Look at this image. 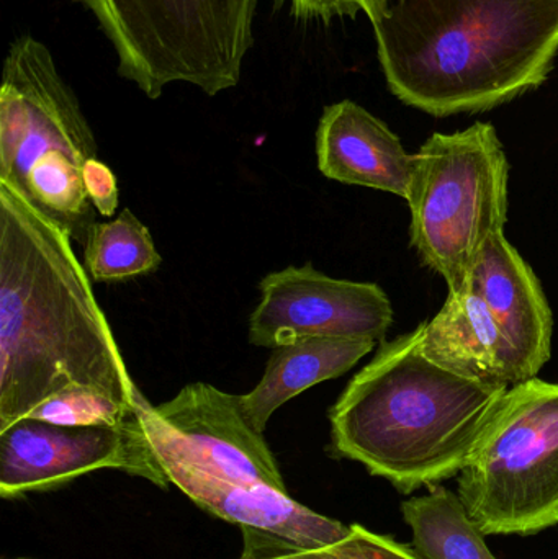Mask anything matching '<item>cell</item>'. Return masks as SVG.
<instances>
[{"label": "cell", "instance_id": "8", "mask_svg": "<svg viewBox=\"0 0 558 559\" xmlns=\"http://www.w3.org/2000/svg\"><path fill=\"white\" fill-rule=\"evenodd\" d=\"M98 469L140 476L159 488L170 485L138 413L118 426H59L26 417L0 432L3 499L56 489Z\"/></svg>", "mask_w": 558, "mask_h": 559}, {"label": "cell", "instance_id": "5", "mask_svg": "<svg viewBox=\"0 0 558 559\" xmlns=\"http://www.w3.org/2000/svg\"><path fill=\"white\" fill-rule=\"evenodd\" d=\"M510 163L494 124L435 133L415 153L409 241L449 293L467 289L475 262L508 222Z\"/></svg>", "mask_w": 558, "mask_h": 559}, {"label": "cell", "instance_id": "10", "mask_svg": "<svg viewBox=\"0 0 558 559\" xmlns=\"http://www.w3.org/2000/svg\"><path fill=\"white\" fill-rule=\"evenodd\" d=\"M261 301L249 318V342L274 348L297 337L382 344L393 308L382 286L328 277L311 264L272 272L259 283Z\"/></svg>", "mask_w": 558, "mask_h": 559}, {"label": "cell", "instance_id": "16", "mask_svg": "<svg viewBox=\"0 0 558 559\" xmlns=\"http://www.w3.org/2000/svg\"><path fill=\"white\" fill-rule=\"evenodd\" d=\"M413 548L423 559H497L461 498L442 485L402 504Z\"/></svg>", "mask_w": 558, "mask_h": 559}, {"label": "cell", "instance_id": "15", "mask_svg": "<svg viewBox=\"0 0 558 559\" xmlns=\"http://www.w3.org/2000/svg\"><path fill=\"white\" fill-rule=\"evenodd\" d=\"M372 341L297 337L272 348L264 374L254 390L239 394L242 413L264 433L275 411L304 391L343 377L376 348Z\"/></svg>", "mask_w": 558, "mask_h": 559}, {"label": "cell", "instance_id": "13", "mask_svg": "<svg viewBox=\"0 0 558 559\" xmlns=\"http://www.w3.org/2000/svg\"><path fill=\"white\" fill-rule=\"evenodd\" d=\"M318 169L327 179L366 187L406 200L415 154L400 138L356 102L324 108L317 130Z\"/></svg>", "mask_w": 558, "mask_h": 559}, {"label": "cell", "instance_id": "12", "mask_svg": "<svg viewBox=\"0 0 558 559\" xmlns=\"http://www.w3.org/2000/svg\"><path fill=\"white\" fill-rule=\"evenodd\" d=\"M467 288L477 293L510 342L521 380L536 378L549 361L554 316L543 285L526 259L498 233L475 262Z\"/></svg>", "mask_w": 558, "mask_h": 559}, {"label": "cell", "instance_id": "3", "mask_svg": "<svg viewBox=\"0 0 558 559\" xmlns=\"http://www.w3.org/2000/svg\"><path fill=\"white\" fill-rule=\"evenodd\" d=\"M510 388L436 364L415 329L382 342L337 397L331 452L412 495L461 475Z\"/></svg>", "mask_w": 558, "mask_h": 559}, {"label": "cell", "instance_id": "6", "mask_svg": "<svg viewBox=\"0 0 558 559\" xmlns=\"http://www.w3.org/2000/svg\"><path fill=\"white\" fill-rule=\"evenodd\" d=\"M459 498L484 535H534L558 524V383L508 391L459 475Z\"/></svg>", "mask_w": 558, "mask_h": 559}, {"label": "cell", "instance_id": "9", "mask_svg": "<svg viewBox=\"0 0 558 559\" xmlns=\"http://www.w3.org/2000/svg\"><path fill=\"white\" fill-rule=\"evenodd\" d=\"M136 413L153 452L176 456L218 478L262 483L288 492L264 433L242 413L239 394L199 381L157 406L143 396Z\"/></svg>", "mask_w": 558, "mask_h": 559}, {"label": "cell", "instance_id": "1", "mask_svg": "<svg viewBox=\"0 0 558 559\" xmlns=\"http://www.w3.org/2000/svg\"><path fill=\"white\" fill-rule=\"evenodd\" d=\"M72 241L0 182V432L71 391L143 400Z\"/></svg>", "mask_w": 558, "mask_h": 559}, {"label": "cell", "instance_id": "4", "mask_svg": "<svg viewBox=\"0 0 558 559\" xmlns=\"http://www.w3.org/2000/svg\"><path fill=\"white\" fill-rule=\"evenodd\" d=\"M118 56V69L150 98L170 84L206 95L236 87L252 46L259 0H78Z\"/></svg>", "mask_w": 558, "mask_h": 559}, {"label": "cell", "instance_id": "17", "mask_svg": "<svg viewBox=\"0 0 558 559\" xmlns=\"http://www.w3.org/2000/svg\"><path fill=\"white\" fill-rule=\"evenodd\" d=\"M163 264L150 229L130 210L94 223L84 242V267L95 282H124L153 274Z\"/></svg>", "mask_w": 558, "mask_h": 559}, {"label": "cell", "instance_id": "14", "mask_svg": "<svg viewBox=\"0 0 558 559\" xmlns=\"http://www.w3.org/2000/svg\"><path fill=\"white\" fill-rule=\"evenodd\" d=\"M416 331L422 350L455 373L508 386L523 381L510 342L471 288L449 293L438 314Z\"/></svg>", "mask_w": 558, "mask_h": 559}, {"label": "cell", "instance_id": "7", "mask_svg": "<svg viewBox=\"0 0 558 559\" xmlns=\"http://www.w3.org/2000/svg\"><path fill=\"white\" fill-rule=\"evenodd\" d=\"M97 141L49 49L33 36L10 45L0 88V182L22 187L46 170L84 169Z\"/></svg>", "mask_w": 558, "mask_h": 559}, {"label": "cell", "instance_id": "21", "mask_svg": "<svg viewBox=\"0 0 558 559\" xmlns=\"http://www.w3.org/2000/svg\"><path fill=\"white\" fill-rule=\"evenodd\" d=\"M82 176H84L88 199L98 215L105 218L114 216L117 213L120 193H118L117 177L111 173L110 167L98 160V157H94L85 163Z\"/></svg>", "mask_w": 558, "mask_h": 559}, {"label": "cell", "instance_id": "19", "mask_svg": "<svg viewBox=\"0 0 558 559\" xmlns=\"http://www.w3.org/2000/svg\"><path fill=\"white\" fill-rule=\"evenodd\" d=\"M272 559H423L415 548L399 544L385 535L373 534L363 525H351L349 534L336 544L313 550L295 551Z\"/></svg>", "mask_w": 558, "mask_h": 559}, {"label": "cell", "instance_id": "11", "mask_svg": "<svg viewBox=\"0 0 558 559\" xmlns=\"http://www.w3.org/2000/svg\"><path fill=\"white\" fill-rule=\"evenodd\" d=\"M153 453L170 485L203 511L241 527L245 551L239 559L285 557L336 544L349 534L351 525L305 508L288 492L262 483L218 478L176 456Z\"/></svg>", "mask_w": 558, "mask_h": 559}, {"label": "cell", "instance_id": "20", "mask_svg": "<svg viewBox=\"0 0 558 559\" xmlns=\"http://www.w3.org/2000/svg\"><path fill=\"white\" fill-rule=\"evenodd\" d=\"M292 13L298 19H318L330 22L336 16H356L363 12L370 22L383 15L387 0H288Z\"/></svg>", "mask_w": 558, "mask_h": 559}, {"label": "cell", "instance_id": "18", "mask_svg": "<svg viewBox=\"0 0 558 559\" xmlns=\"http://www.w3.org/2000/svg\"><path fill=\"white\" fill-rule=\"evenodd\" d=\"M136 409L91 391H71L46 401L29 417L59 426H118L133 419Z\"/></svg>", "mask_w": 558, "mask_h": 559}, {"label": "cell", "instance_id": "2", "mask_svg": "<svg viewBox=\"0 0 558 559\" xmlns=\"http://www.w3.org/2000/svg\"><path fill=\"white\" fill-rule=\"evenodd\" d=\"M390 91L435 117L490 110L539 87L558 51V0H387L373 23Z\"/></svg>", "mask_w": 558, "mask_h": 559}]
</instances>
